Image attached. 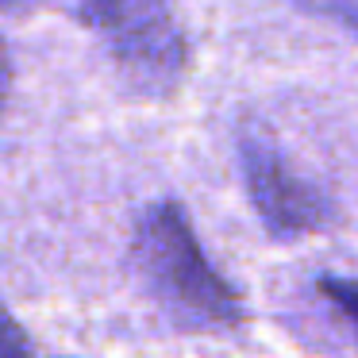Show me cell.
<instances>
[{
	"mask_svg": "<svg viewBox=\"0 0 358 358\" xmlns=\"http://www.w3.org/2000/svg\"><path fill=\"white\" fill-rule=\"evenodd\" d=\"M131 270L158 308L196 331L239 327L247 308L235 285L208 262L185 208L178 201H155L131 235Z\"/></svg>",
	"mask_w": 358,
	"mask_h": 358,
	"instance_id": "obj_1",
	"label": "cell"
},
{
	"mask_svg": "<svg viewBox=\"0 0 358 358\" xmlns=\"http://www.w3.org/2000/svg\"><path fill=\"white\" fill-rule=\"evenodd\" d=\"M81 24L108 43L112 62L135 93H170L189 66L185 31L170 0H81Z\"/></svg>",
	"mask_w": 358,
	"mask_h": 358,
	"instance_id": "obj_2",
	"label": "cell"
},
{
	"mask_svg": "<svg viewBox=\"0 0 358 358\" xmlns=\"http://www.w3.org/2000/svg\"><path fill=\"white\" fill-rule=\"evenodd\" d=\"M235 147L247 196L273 239H301L331 224V201L289 166V158L262 127L247 124Z\"/></svg>",
	"mask_w": 358,
	"mask_h": 358,
	"instance_id": "obj_3",
	"label": "cell"
},
{
	"mask_svg": "<svg viewBox=\"0 0 358 358\" xmlns=\"http://www.w3.org/2000/svg\"><path fill=\"white\" fill-rule=\"evenodd\" d=\"M316 293L339 312L343 324L350 327V335H355V343H358V278H335V273H324V278H316Z\"/></svg>",
	"mask_w": 358,
	"mask_h": 358,
	"instance_id": "obj_4",
	"label": "cell"
},
{
	"mask_svg": "<svg viewBox=\"0 0 358 358\" xmlns=\"http://www.w3.org/2000/svg\"><path fill=\"white\" fill-rule=\"evenodd\" d=\"M296 8L308 12V16L335 20V24L347 27V31L358 39V0H296Z\"/></svg>",
	"mask_w": 358,
	"mask_h": 358,
	"instance_id": "obj_5",
	"label": "cell"
},
{
	"mask_svg": "<svg viewBox=\"0 0 358 358\" xmlns=\"http://www.w3.org/2000/svg\"><path fill=\"white\" fill-rule=\"evenodd\" d=\"M0 358H31V339L0 301Z\"/></svg>",
	"mask_w": 358,
	"mask_h": 358,
	"instance_id": "obj_6",
	"label": "cell"
},
{
	"mask_svg": "<svg viewBox=\"0 0 358 358\" xmlns=\"http://www.w3.org/2000/svg\"><path fill=\"white\" fill-rule=\"evenodd\" d=\"M8 89H12V50L0 39V112H4V101H8Z\"/></svg>",
	"mask_w": 358,
	"mask_h": 358,
	"instance_id": "obj_7",
	"label": "cell"
},
{
	"mask_svg": "<svg viewBox=\"0 0 358 358\" xmlns=\"http://www.w3.org/2000/svg\"><path fill=\"white\" fill-rule=\"evenodd\" d=\"M39 0H0V12H27V8H35Z\"/></svg>",
	"mask_w": 358,
	"mask_h": 358,
	"instance_id": "obj_8",
	"label": "cell"
}]
</instances>
